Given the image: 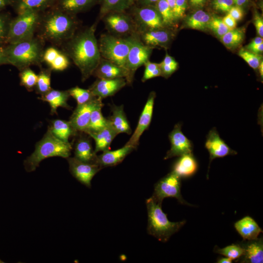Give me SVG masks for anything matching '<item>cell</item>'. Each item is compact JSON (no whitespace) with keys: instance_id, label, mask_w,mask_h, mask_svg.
Masks as SVG:
<instances>
[{"instance_id":"60d3db41","label":"cell","mask_w":263,"mask_h":263,"mask_svg":"<svg viewBox=\"0 0 263 263\" xmlns=\"http://www.w3.org/2000/svg\"><path fill=\"white\" fill-rule=\"evenodd\" d=\"M238 55L244 59L252 68L254 70L258 69L261 62L262 61V56L242 48Z\"/></svg>"},{"instance_id":"d6a6232c","label":"cell","mask_w":263,"mask_h":263,"mask_svg":"<svg viewBox=\"0 0 263 263\" xmlns=\"http://www.w3.org/2000/svg\"><path fill=\"white\" fill-rule=\"evenodd\" d=\"M211 17L207 12L199 10L190 16L186 20V25L191 29L204 30L207 28Z\"/></svg>"},{"instance_id":"91938a15","label":"cell","mask_w":263,"mask_h":263,"mask_svg":"<svg viewBox=\"0 0 263 263\" xmlns=\"http://www.w3.org/2000/svg\"><path fill=\"white\" fill-rule=\"evenodd\" d=\"M236 6L241 7L246 5L249 2V0H233Z\"/></svg>"},{"instance_id":"d4e9b609","label":"cell","mask_w":263,"mask_h":263,"mask_svg":"<svg viewBox=\"0 0 263 263\" xmlns=\"http://www.w3.org/2000/svg\"><path fill=\"white\" fill-rule=\"evenodd\" d=\"M56 0H11L12 6L17 14L28 10L43 12L53 7Z\"/></svg>"},{"instance_id":"db71d44e","label":"cell","mask_w":263,"mask_h":263,"mask_svg":"<svg viewBox=\"0 0 263 263\" xmlns=\"http://www.w3.org/2000/svg\"><path fill=\"white\" fill-rule=\"evenodd\" d=\"M177 63L173 57L166 53L163 60L160 63L161 64L169 65Z\"/></svg>"},{"instance_id":"ffe728a7","label":"cell","mask_w":263,"mask_h":263,"mask_svg":"<svg viewBox=\"0 0 263 263\" xmlns=\"http://www.w3.org/2000/svg\"><path fill=\"white\" fill-rule=\"evenodd\" d=\"M142 42L152 48L166 47L171 41L172 33L165 27L149 30L138 34Z\"/></svg>"},{"instance_id":"816d5d0a","label":"cell","mask_w":263,"mask_h":263,"mask_svg":"<svg viewBox=\"0 0 263 263\" xmlns=\"http://www.w3.org/2000/svg\"><path fill=\"white\" fill-rule=\"evenodd\" d=\"M222 19L229 30H232L236 28L237 21L228 14L225 16Z\"/></svg>"},{"instance_id":"5b68a950","label":"cell","mask_w":263,"mask_h":263,"mask_svg":"<svg viewBox=\"0 0 263 263\" xmlns=\"http://www.w3.org/2000/svg\"><path fill=\"white\" fill-rule=\"evenodd\" d=\"M148 212V233L162 242H166L179 231L186 221L170 222L162 209V204L151 197L146 201Z\"/></svg>"},{"instance_id":"6da1fadb","label":"cell","mask_w":263,"mask_h":263,"mask_svg":"<svg viewBox=\"0 0 263 263\" xmlns=\"http://www.w3.org/2000/svg\"><path fill=\"white\" fill-rule=\"evenodd\" d=\"M95 30L96 24L94 23L76 32L61 45L62 52L79 69L83 82L93 75L101 58Z\"/></svg>"},{"instance_id":"ab89813d","label":"cell","mask_w":263,"mask_h":263,"mask_svg":"<svg viewBox=\"0 0 263 263\" xmlns=\"http://www.w3.org/2000/svg\"><path fill=\"white\" fill-rule=\"evenodd\" d=\"M11 19L9 13L0 12V46L7 44Z\"/></svg>"},{"instance_id":"484cf974","label":"cell","mask_w":263,"mask_h":263,"mask_svg":"<svg viewBox=\"0 0 263 263\" xmlns=\"http://www.w3.org/2000/svg\"><path fill=\"white\" fill-rule=\"evenodd\" d=\"M234 227L244 240L256 239L258 238L262 229L250 216H246L235 223Z\"/></svg>"},{"instance_id":"681fc988","label":"cell","mask_w":263,"mask_h":263,"mask_svg":"<svg viewBox=\"0 0 263 263\" xmlns=\"http://www.w3.org/2000/svg\"><path fill=\"white\" fill-rule=\"evenodd\" d=\"M254 24L257 34L260 37H263V19L257 11H255L254 17Z\"/></svg>"},{"instance_id":"11a10c76","label":"cell","mask_w":263,"mask_h":263,"mask_svg":"<svg viewBox=\"0 0 263 263\" xmlns=\"http://www.w3.org/2000/svg\"><path fill=\"white\" fill-rule=\"evenodd\" d=\"M206 0H189L190 5L194 8H201L204 6Z\"/></svg>"},{"instance_id":"7402d4cb","label":"cell","mask_w":263,"mask_h":263,"mask_svg":"<svg viewBox=\"0 0 263 263\" xmlns=\"http://www.w3.org/2000/svg\"><path fill=\"white\" fill-rule=\"evenodd\" d=\"M92 75L98 78L113 79L124 77L126 80L128 73L124 68L101 57Z\"/></svg>"},{"instance_id":"44dd1931","label":"cell","mask_w":263,"mask_h":263,"mask_svg":"<svg viewBox=\"0 0 263 263\" xmlns=\"http://www.w3.org/2000/svg\"><path fill=\"white\" fill-rule=\"evenodd\" d=\"M134 150L133 147L125 144L116 150L104 151L97 155V164L102 168L116 166L122 162Z\"/></svg>"},{"instance_id":"f907efd6","label":"cell","mask_w":263,"mask_h":263,"mask_svg":"<svg viewBox=\"0 0 263 263\" xmlns=\"http://www.w3.org/2000/svg\"><path fill=\"white\" fill-rule=\"evenodd\" d=\"M228 14L230 15L236 21L241 20L244 15V11L242 7L238 6H233Z\"/></svg>"},{"instance_id":"f35d334b","label":"cell","mask_w":263,"mask_h":263,"mask_svg":"<svg viewBox=\"0 0 263 263\" xmlns=\"http://www.w3.org/2000/svg\"><path fill=\"white\" fill-rule=\"evenodd\" d=\"M70 96L76 101L77 105L85 104L95 97L89 89H85L75 86L68 90Z\"/></svg>"},{"instance_id":"680465c9","label":"cell","mask_w":263,"mask_h":263,"mask_svg":"<svg viewBox=\"0 0 263 263\" xmlns=\"http://www.w3.org/2000/svg\"><path fill=\"white\" fill-rule=\"evenodd\" d=\"M11 0H0V11L11 5Z\"/></svg>"},{"instance_id":"8fae6325","label":"cell","mask_w":263,"mask_h":263,"mask_svg":"<svg viewBox=\"0 0 263 263\" xmlns=\"http://www.w3.org/2000/svg\"><path fill=\"white\" fill-rule=\"evenodd\" d=\"M132 18L135 22L138 33L165 27L161 17L155 7L143 5L136 8Z\"/></svg>"},{"instance_id":"be15d7a7","label":"cell","mask_w":263,"mask_h":263,"mask_svg":"<svg viewBox=\"0 0 263 263\" xmlns=\"http://www.w3.org/2000/svg\"><path fill=\"white\" fill-rule=\"evenodd\" d=\"M258 69H259V74L260 76L263 78V61L261 62Z\"/></svg>"},{"instance_id":"ee69618b","label":"cell","mask_w":263,"mask_h":263,"mask_svg":"<svg viewBox=\"0 0 263 263\" xmlns=\"http://www.w3.org/2000/svg\"><path fill=\"white\" fill-rule=\"evenodd\" d=\"M70 64L69 57L62 51H60L55 59L49 66L52 70L62 71L66 69Z\"/></svg>"},{"instance_id":"e7e4bbea","label":"cell","mask_w":263,"mask_h":263,"mask_svg":"<svg viewBox=\"0 0 263 263\" xmlns=\"http://www.w3.org/2000/svg\"><path fill=\"white\" fill-rule=\"evenodd\" d=\"M172 11L174 8L176 0H166Z\"/></svg>"},{"instance_id":"f5cc1de1","label":"cell","mask_w":263,"mask_h":263,"mask_svg":"<svg viewBox=\"0 0 263 263\" xmlns=\"http://www.w3.org/2000/svg\"><path fill=\"white\" fill-rule=\"evenodd\" d=\"M262 43H263V38L260 37H257L254 38L251 42L246 46V49L249 50L250 48L256 46Z\"/></svg>"},{"instance_id":"7bdbcfd3","label":"cell","mask_w":263,"mask_h":263,"mask_svg":"<svg viewBox=\"0 0 263 263\" xmlns=\"http://www.w3.org/2000/svg\"><path fill=\"white\" fill-rule=\"evenodd\" d=\"M144 65L145 71L141 79L143 82L150 79L161 76V71L159 63L151 62L148 60Z\"/></svg>"},{"instance_id":"f1b7e54d","label":"cell","mask_w":263,"mask_h":263,"mask_svg":"<svg viewBox=\"0 0 263 263\" xmlns=\"http://www.w3.org/2000/svg\"><path fill=\"white\" fill-rule=\"evenodd\" d=\"M48 129L55 137L66 142H69V138L78 133L69 121L59 119L52 120Z\"/></svg>"},{"instance_id":"8992f818","label":"cell","mask_w":263,"mask_h":263,"mask_svg":"<svg viewBox=\"0 0 263 263\" xmlns=\"http://www.w3.org/2000/svg\"><path fill=\"white\" fill-rule=\"evenodd\" d=\"M131 43V36L123 38L109 33L102 34L98 41L101 57L125 69Z\"/></svg>"},{"instance_id":"30bf717a","label":"cell","mask_w":263,"mask_h":263,"mask_svg":"<svg viewBox=\"0 0 263 263\" xmlns=\"http://www.w3.org/2000/svg\"><path fill=\"white\" fill-rule=\"evenodd\" d=\"M181 186V178L171 171L155 184L151 197L161 204L165 198L174 197L182 204L192 206L182 197Z\"/></svg>"},{"instance_id":"1f68e13d","label":"cell","mask_w":263,"mask_h":263,"mask_svg":"<svg viewBox=\"0 0 263 263\" xmlns=\"http://www.w3.org/2000/svg\"><path fill=\"white\" fill-rule=\"evenodd\" d=\"M103 106V103H101L93 110L88 127L84 133L87 134L89 132H96L108 125V119L105 118L102 113L101 109Z\"/></svg>"},{"instance_id":"f6af8a7d","label":"cell","mask_w":263,"mask_h":263,"mask_svg":"<svg viewBox=\"0 0 263 263\" xmlns=\"http://www.w3.org/2000/svg\"><path fill=\"white\" fill-rule=\"evenodd\" d=\"M187 7V0H176L172 13L174 20L182 18Z\"/></svg>"},{"instance_id":"2e32d148","label":"cell","mask_w":263,"mask_h":263,"mask_svg":"<svg viewBox=\"0 0 263 263\" xmlns=\"http://www.w3.org/2000/svg\"><path fill=\"white\" fill-rule=\"evenodd\" d=\"M205 146L209 153L208 172L210 164L214 159L237 154L220 137L215 128H212L207 134Z\"/></svg>"},{"instance_id":"8d00e7d4","label":"cell","mask_w":263,"mask_h":263,"mask_svg":"<svg viewBox=\"0 0 263 263\" xmlns=\"http://www.w3.org/2000/svg\"><path fill=\"white\" fill-rule=\"evenodd\" d=\"M19 76L20 85L24 87L29 92H31L35 89L38 75L29 67L20 71Z\"/></svg>"},{"instance_id":"7c38bea8","label":"cell","mask_w":263,"mask_h":263,"mask_svg":"<svg viewBox=\"0 0 263 263\" xmlns=\"http://www.w3.org/2000/svg\"><path fill=\"white\" fill-rule=\"evenodd\" d=\"M181 127V123H177L169 133V138L171 146L164 157L165 160L192 153V142L182 132Z\"/></svg>"},{"instance_id":"e575fe53","label":"cell","mask_w":263,"mask_h":263,"mask_svg":"<svg viewBox=\"0 0 263 263\" xmlns=\"http://www.w3.org/2000/svg\"><path fill=\"white\" fill-rule=\"evenodd\" d=\"M52 71L50 68L42 69L38 75L35 89L36 93L41 96L45 94L52 89L51 86Z\"/></svg>"},{"instance_id":"ba28073f","label":"cell","mask_w":263,"mask_h":263,"mask_svg":"<svg viewBox=\"0 0 263 263\" xmlns=\"http://www.w3.org/2000/svg\"><path fill=\"white\" fill-rule=\"evenodd\" d=\"M131 38L132 43L126 64L128 73L126 81L129 85L132 84L137 69L149 60L153 49L144 44L138 34L132 35Z\"/></svg>"},{"instance_id":"3957f363","label":"cell","mask_w":263,"mask_h":263,"mask_svg":"<svg viewBox=\"0 0 263 263\" xmlns=\"http://www.w3.org/2000/svg\"><path fill=\"white\" fill-rule=\"evenodd\" d=\"M45 42L35 36L32 38L7 44L4 50L8 64L20 71L32 65L40 66Z\"/></svg>"},{"instance_id":"d590c367","label":"cell","mask_w":263,"mask_h":263,"mask_svg":"<svg viewBox=\"0 0 263 263\" xmlns=\"http://www.w3.org/2000/svg\"><path fill=\"white\" fill-rule=\"evenodd\" d=\"M155 8L161 17L164 26H171L175 20L172 11L166 0H158L156 3Z\"/></svg>"},{"instance_id":"603a6c76","label":"cell","mask_w":263,"mask_h":263,"mask_svg":"<svg viewBox=\"0 0 263 263\" xmlns=\"http://www.w3.org/2000/svg\"><path fill=\"white\" fill-rule=\"evenodd\" d=\"M112 114L107 118L108 121L117 134L125 133L131 134L132 132L130 123L124 110V106L111 105Z\"/></svg>"},{"instance_id":"52a82bcc","label":"cell","mask_w":263,"mask_h":263,"mask_svg":"<svg viewBox=\"0 0 263 263\" xmlns=\"http://www.w3.org/2000/svg\"><path fill=\"white\" fill-rule=\"evenodd\" d=\"M42 12L28 10L12 18L7 44L27 39L35 36Z\"/></svg>"},{"instance_id":"bcb514c9","label":"cell","mask_w":263,"mask_h":263,"mask_svg":"<svg viewBox=\"0 0 263 263\" xmlns=\"http://www.w3.org/2000/svg\"><path fill=\"white\" fill-rule=\"evenodd\" d=\"M234 4L233 0H213L212 5L217 11L228 12Z\"/></svg>"},{"instance_id":"e0dca14e","label":"cell","mask_w":263,"mask_h":263,"mask_svg":"<svg viewBox=\"0 0 263 263\" xmlns=\"http://www.w3.org/2000/svg\"><path fill=\"white\" fill-rule=\"evenodd\" d=\"M125 78H98L89 87L93 95L101 99L114 95L127 85Z\"/></svg>"},{"instance_id":"b9f144b4","label":"cell","mask_w":263,"mask_h":263,"mask_svg":"<svg viewBox=\"0 0 263 263\" xmlns=\"http://www.w3.org/2000/svg\"><path fill=\"white\" fill-rule=\"evenodd\" d=\"M207 28L212 31L219 38L230 30L222 19L218 17H211L208 24Z\"/></svg>"},{"instance_id":"94428289","label":"cell","mask_w":263,"mask_h":263,"mask_svg":"<svg viewBox=\"0 0 263 263\" xmlns=\"http://www.w3.org/2000/svg\"><path fill=\"white\" fill-rule=\"evenodd\" d=\"M232 261L231 259L226 257H220L217 259L216 263H231Z\"/></svg>"},{"instance_id":"7dc6e473","label":"cell","mask_w":263,"mask_h":263,"mask_svg":"<svg viewBox=\"0 0 263 263\" xmlns=\"http://www.w3.org/2000/svg\"><path fill=\"white\" fill-rule=\"evenodd\" d=\"M59 52L60 51L55 47H48L44 50L42 57L43 62H45L49 66L55 59Z\"/></svg>"},{"instance_id":"7a4b0ae2","label":"cell","mask_w":263,"mask_h":263,"mask_svg":"<svg viewBox=\"0 0 263 263\" xmlns=\"http://www.w3.org/2000/svg\"><path fill=\"white\" fill-rule=\"evenodd\" d=\"M78 26L75 15L54 6L42 13L36 33L45 42L61 46L75 35Z\"/></svg>"},{"instance_id":"c3c4849f","label":"cell","mask_w":263,"mask_h":263,"mask_svg":"<svg viewBox=\"0 0 263 263\" xmlns=\"http://www.w3.org/2000/svg\"><path fill=\"white\" fill-rule=\"evenodd\" d=\"M161 71V76L168 78L178 68V63L174 64L164 65L159 63Z\"/></svg>"},{"instance_id":"6125c7cd","label":"cell","mask_w":263,"mask_h":263,"mask_svg":"<svg viewBox=\"0 0 263 263\" xmlns=\"http://www.w3.org/2000/svg\"><path fill=\"white\" fill-rule=\"evenodd\" d=\"M158 0H141V2L143 5H151L153 3H156Z\"/></svg>"},{"instance_id":"277c9868","label":"cell","mask_w":263,"mask_h":263,"mask_svg":"<svg viewBox=\"0 0 263 263\" xmlns=\"http://www.w3.org/2000/svg\"><path fill=\"white\" fill-rule=\"evenodd\" d=\"M72 145L55 137L48 128L42 138L37 143L35 150L24 161L27 172L34 171L43 160L59 156L68 158L71 155Z\"/></svg>"},{"instance_id":"4dcf8cb0","label":"cell","mask_w":263,"mask_h":263,"mask_svg":"<svg viewBox=\"0 0 263 263\" xmlns=\"http://www.w3.org/2000/svg\"><path fill=\"white\" fill-rule=\"evenodd\" d=\"M135 0H103L100 8L99 16L102 19L105 15L114 12H124Z\"/></svg>"},{"instance_id":"83f0119b","label":"cell","mask_w":263,"mask_h":263,"mask_svg":"<svg viewBox=\"0 0 263 263\" xmlns=\"http://www.w3.org/2000/svg\"><path fill=\"white\" fill-rule=\"evenodd\" d=\"M197 169V161L191 153L179 156L173 164L172 171L182 178L192 176Z\"/></svg>"},{"instance_id":"6f0895ef","label":"cell","mask_w":263,"mask_h":263,"mask_svg":"<svg viewBox=\"0 0 263 263\" xmlns=\"http://www.w3.org/2000/svg\"><path fill=\"white\" fill-rule=\"evenodd\" d=\"M248 50L255 54L260 55L263 51V43L254 46Z\"/></svg>"},{"instance_id":"5bb4252c","label":"cell","mask_w":263,"mask_h":263,"mask_svg":"<svg viewBox=\"0 0 263 263\" xmlns=\"http://www.w3.org/2000/svg\"><path fill=\"white\" fill-rule=\"evenodd\" d=\"M69 170L80 183L90 188L91 180L102 169L98 165L82 162L75 157L67 158Z\"/></svg>"},{"instance_id":"9c48e42d","label":"cell","mask_w":263,"mask_h":263,"mask_svg":"<svg viewBox=\"0 0 263 263\" xmlns=\"http://www.w3.org/2000/svg\"><path fill=\"white\" fill-rule=\"evenodd\" d=\"M109 34L126 38L138 34L135 22L132 16L124 12H114L105 15L102 18Z\"/></svg>"},{"instance_id":"d6986e66","label":"cell","mask_w":263,"mask_h":263,"mask_svg":"<svg viewBox=\"0 0 263 263\" xmlns=\"http://www.w3.org/2000/svg\"><path fill=\"white\" fill-rule=\"evenodd\" d=\"M78 132L74 144L75 157L84 162L97 164V155L93 150L89 135Z\"/></svg>"},{"instance_id":"9f6ffc18","label":"cell","mask_w":263,"mask_h":263,"mask_svg":"<svg viewBox=\"0 0 263 263\" xmlns=\"http://www.w3.org/2000/svg\"><path fill=\"white\" fill-rule=\"evenodd\" d=\"M3 64H8L5 53L4 46H0V66Z\"/></svg>"},{"instance_id":"4fadbf2b","label":"cell","mask_w":263,"mask_h":263,"mask_svg":"<svg viewBox=\"0 0 263 263\" xmlns=\"http://www.w3.org/2000/svg\"><path fill=\"white\" fill-rule=\"evenodd\" d=\"M156 94L150 93L142 111L134 132L126 145L133 147L135 149L139 145V140L143 133L148 129L151 121Z\"/></svg>"},{"instance_id":"cb8c5ba5","label":"cell","mask_w":263,"mask_h":263,"mask_svg":"<svg viewBox=\"0 0 263 263\" xmlns=\"http://www.w3.org/2000/svg\"><path fill=\"white\" fill-rule=\"evenodd\" d=\"M87 134L94 139V151L96 153L110 150V145L117 133L108 121V125L103 129L96 132H89Z\"/></svg>"},{"instance_id":"f546056e","label":"cell","mask_w":263,"mask_h":263,"mask_svg":"<svg viewBox=\"0 0 263 263\" xmlns=\"http://www.w3.org/2000/svg\"><path fill=\"white\" fill-rule=\"evenodd\" d=\"M96 0H56L57 8L67 13L75 15L92 5Z\"/></svg>"},{"instance_id":"4316f807","label":"cell","mask_w":263,"mask_h":263,"mask_svg":"<svg viewBox=\"0 0 263 263\" xmlns=\"http://www.w3.org/2000/svg\"><path fill=\"white\" fill-rule=\"evenodd\" d=\"M70 96L68 90L60 91L52 89L48 93L38 97V99L49 104L51 114L53 115L57 113V108L59 107L69 110L71 109L67 103Z\"/></svg>"},{"instance_id":"836d02e7","label":"cell","mask_w":263,"mask_h":263,"mask_svg":"<svg viewBox=\"0 0 263 263\" xmlns=\"http://www.w3.org/2000/svg\"><path fill=\"white\" fill-rule=\"evenodd\" d=\"M244 33V29L235 28L229 30L220 38L226 47L229 49H234L238 47L243 41Z\"/></svg>"},{"instance_id":"ac0fdd59","label":"cell","mask_w":263,"mask_h":263,"mask_svg":"<svg viewBox=\"0 0 263 263\" xmlns=\"http://www.w3.org/2000/svg\"><path fill=\"white\" fill-rule=\"evenodd\" d=\"M239 244L243 248L244 253L237 261L240 263H262L263 262L262 237L253 240H244Z\"/></svg>"},{"instance_id":"74e56055","label":"cell","mask_w":263,"mask_h":263,"mask_svg":"<svg viewBox=\"0 0 263 263\" xmlns=\"http://www.w3.org/2000/svg\"><path fill=\"white\" fill-rule=\"evenodd\" d=\"M214 252L234 260L239 259L243 255L244 249L239 243H237L229 245L223 248L216 245L214 248Z\"/></svg>"},{"instance_id":"9a60e30c","label":"cell","mask_w":263,"mask_h":263,"mask_svg":"<svg viewBox=\"0 0 263 263\" xmlns=\"http://www.w3.org/2000/svg\"><path fill=\"white\" fill-rule=\"evenodd\" d=\"M101 103L102 99L95 97L85 104L77 105L69 120L72 127L77 132H85L93 110Z\"/></svg>"}]
</instances>
